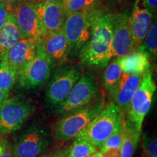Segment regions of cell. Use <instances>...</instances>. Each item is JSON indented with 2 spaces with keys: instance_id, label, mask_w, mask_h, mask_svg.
Segmentation results:
<instances>
[{
  "instance_id": "cell-23",
  "label": "cell",
  "mask_w": 157,
  "mask_h": 157,
  "mask_svg": "<svg viewBox=\"0 0 157 157\" xmlns=\"http://www.w3.org/2000/svg\"><path fill=\"white\" fill-rule=\"evenodd\" d=\"M98 0H69L63 7L66 16L75 13H92L98 10Z\"/></svg>"
},
{
  "instance_id": "cell-31",
  "label": "cell",
  "mask_w": 157,
  "mask_h": 157,
  "mask_svg": "<svg viewBox=\"0 0 157 157\" xmlns=\"http://www.w3.org/2000/svg\"><path fill=\"white\" fill-rule=\"evenodd\" d=\"M103 157H121L120 148H110L101 153Z\"/></svg>"
},
{
  "instance_id": "cell-29",
  "label": "cell",
  "mask_w": 157,
  "mask_h": 157,
  "mask_svg": "<svg viewBox=\"0 0 157 157\" xmlns=\"http://www.w3.org/2000/svg\"><path fill=\"white\" fill-rule=\"evenodd\" d=\"M8 13L9 10L7 6L5 3L0 2V30L2 29L4 25H5Z\"/></svg>"
},
{
  "instance_id": "cell-5",
  "label": "cell",
  "mask_w": 157,
  "mask_h": 157,
  "mask_svg": "<svg viewBox=\"0 0 157 157\" xmlns=\"http://www.w3.org/2000/svg\"><path fill=\"white\" fill-rule=\"evenodd\" d=\"M51 143L48 129L41 124H34L23 131L12 146L14 157H40Z\"/></svg>"
},
{
  "instance_id": "cell-6",
  "label": "cell",
  "mask_w": 157,
  "mask_h": 157,
  "mask_svg": "<svg viewBox=\"0 0 157 157\" xmlns=\"http://www.w3.org/2000/svg\"><path fill=\"white\" fill-rule=\"evenodd\" d=\"M156 87L151 71L149 70L143 76L140 85L133 95L127 110V119L142 131L145 117L151 106Z\"/></svg>"
},
{
  "instance_id": "cell-19",
  "label": "cell",
  "mask_w": 157,
  "mask_h": 157,
  "mask_svg": "<svg viewBox=\"0 0 157 157\" xmlns=\"http://www.w3.org/2000/svg\"><path fill=\"white\" fill-rule=\"evenodd\" d=\"M21 39L15 16L9 12L2 29L0 30V62L5 60L6 56L16 43Z\"/></svg>"
},
{
  "instance_id": "cell-12",
  "label": "cell",
  "mask_w": 157,
  "mask_h": 157,
  "mask_svg": "<svg viewBox=\"0 0 157 157\" xmlns=\"http://www.w3.org/2000/svg\"><path fill=\"white\" fill-rule=\"evenodd\" d=\"M113 35L109 50V60L119 58L133 50L129 27V15L126 12L112 15Z\"/></svg>"
},
{
  "instance_id": "cell-15",
  "label": "cell",
  "mask_w": 157,
  "mask_h": 157,
  "mask_svg": "<svg viewBox=\"0 0 157 157\" xmlns=\"http://www.w3.org/2000/svg\"><path fill=\"white\" fill-rule=\"evenodd\" d=\"M36 13L42 29V36L63 29L66 15L63 7L58 0L36 7Z\"/></svg>"
},
{
  "instance_id": "cell-1",
  "label": "cell",
  "mask_w": 157,
  "mask_h": 157,
  "mask_svg": "<svg viewBox=\"0 0 157 157\" xmlns=\"http://www.w3.org/2000/svg\"><path fill=\"white\" fill-rule=\"evenodd\" d=\"M113 35L112 15L96 10L92 15L91 35L79 51L82 63L93 67H105L109 63Z\"/></svg>"
},
{
  "instance_id": "cell-8",
  "label": "cell",
  "mask_w": 157,
  "mask_h": 157,
  "mask_svg": "<svg viewBox=\"0 0 157 157\" xmlns=\"http://www.w3.org/2000/svg\"><path fill=\"white\" fill-rule=\"evenodd\" d=\"M53 64L43 50L40 42L30 65L17 76V87L23 90H34L42 87L50 78Z\"/></svg>"
},
{
  "instance_id": "cell-18",
  "label": "cell",
  "mask_w": 157,
  "mask_h": 157,
  "mask_svg": "<svg viewBox=\"0 0 157 157\" xmlns=\"http://www.w3.org/2000/svg\"><path fill=\"white\" fill-rule=\"evenodd\" d=\"M143 76L124 73L121 74L120 82L113 98L115 104L121 111L125 110L127 111L133 95L140 85Z\"/></svg>"
},
{
  "instance_id": "cell-30",
  "label": "cell",
  "mask_w": 157,
  "mask_h": 157,
  "mask_svg": "<svg viewBox=\"0 0 157 157\" xmlns=\"http://www.w3.org/2000/svg\"><path fill=\"white\" fill-rule=\"evenodd\" d=\"M145 9L148 10L153 15H156L157 10V0H143Z\"/></svg>"
},
{
  "instance_id": "cell-20",
  "label": "cell",
  "mask_w": 157,
  "mask_h": 157,
  "mask_svg": "<svg viewBox=\"0 0 157 157\" xmlns=\"http://www.w3.org/2000/svg\"><path fill=\"white\" fill-rule=\"evenodd\" d=\"M122 140L121 145V157H132L136 150L142 131L139 130L128 119L122 118Z\"/></svg>"
},
{
  "instance_id": "cell-36",
  "label": "cell",
  "mask_w": 157,
  "mask_h": 157,
  "mask_svg": "<svg viewBox=\"0 0 157 157\" xmlns=\"http://www.w3.org/2000/svg\"><path fill=\"white\" fill-rule=\"evenodd\" d=\"M88 157H103V156H102L101 153V152H95V154H93V155H91V156H88Z\"/></svg>"
},
{
  "instance_id": "cell-26",
  "label": "cell",
  "mask_w": 157,
  "mask_h": 157,
  "mask_svg": "<svg viewBox=\"0 0 157 157\" xmlns=\"http://www.w3.org/2000/svg\"><path fill=\"white\" fill-rule=\"evenodd\" d=\"M122 117L120 123L119 124L117 128L114 130L111 136L104 141L100 146L99 148L100 152L102 153L105 151L110 148H120L121 145V140H122V133H123V126H122Z\"/></svg>"
},
{
  "instance_id": "cell-9",
  "label": "cell",
  "mask_w": 157,
  "mask_h": 157,
  "mask_svg": "<svg viewBox=\"0 0 157 157\" xmlns=\"http://www.w3.org/2000/svg\"><path fill=\"white\" fill-rule=\"evenodd\" d=\"M98 93V84L95 76L90 74H84L80 76L63 103L56 108V112L64 117L81 109L95 99Z\"/></svg>"
},
{
  "instance_id": "cell-13",
  "label": "cell",
  "mask_w": 157,
  "mask_h": 157,
  "mask_svg": "<svg viewBox=\"0 0 157 157\" xmlns=\"http://www.w3.org/2000/svg\"><path fill=\"white\" fill-rule=\"evenodd\" d=\"M40 44L54 67L63 66L68 61L69 56L71 55L63 29L56 32L43 35Z\"/></svg>"
},
{
  "instance_id": "cell-32",
  "label": "cell",
  "mask_w": 157,
  "mask_h": 157,
  "mask_svg": "<svg viewBox=\"0 0 157 157\" xmlns=\"http://www.w3.org/2000/svg\"><path fill=\"white\" fill-rule=\"evenodd\" d=\"M21 1V0H0V2L5 3L8 7L9 12H13Z\"/></svg>"
},
{
  "instance_id": "cell-10",
  "label": "cell",
  "mask_w": 157,
  "mask_h": 157,
  "mask_svg": "<svg viewBox=\"0 0 157 157\" xmlns=\"http://www.w3.org/2000/svg\"><path fill=\"white\" fill-rule=\"evenodd\" d=\"M93 13H75L66 16L63 31L69 45L71 54L79 52L89 40Z\"/></svg>"
},
{
  "instance_id": "cell-7",
  "label": "cell",
  "mask_w": 157,
  "mask_h": 157,
  "mask_svg": "<svg viewBox=\"0 0 157 157\" xmlns=\"http://www.w3.org/2000/svg\"><path fill=\"white\" fill-rule=\"evenodd\" d=\"M35 109L34 104L22 98H8L0 107V134L19 130Z\"/></svg>"
},
{
  "instance_id": "cell-28",
  "label": "cell",
  "mask_w": 157,
  "mask_h": 157,
  "mask_svg": "<svg viewBox=\"0 0 157 157\" xmlns=\"http://www.w3.org/2000/svg\"><path fill=\"white\" fill-rule=\"evenodd\" d=\"M0 157H14L13 146L4 138H0Z\"/></svg>"
},
{
  "instance_id": "cell-11",
  "label": "cell",
  "mask_w": 157,
  "mask_h": 157,
  "mask_svg": "<svg viewBox=\"0 0 157 157\" xmlns=\"http://www.w3.org/2000/svg\"><path fill=\"white\" fill-rule=\"evenodd\" d=\"M11 13L14 15L21 39H33L38 43L42 37L36 7L29 0H21Z\"/></svg>"
},
{
  "instance_id": "cell-14",
  "label": "cell",
  "mask_w": 157,
  "mask_h": 157,
  "mask_svg": "<svg viewBox=\"0 0 157 157\" xmlns=\"http://www.w3.org/2000/svg\"><path fill=\"white\" fill-rule=\"evenodd\" d=\"M37 43L29 39H21L12 48L6 56L7 63L16 72L21 74L34 60L36 52Z\"/></svg>"
},
{
  "instance_id": "cell-21",
  "label": "cell",
  "mask_w": 157,
  "mask_h": 157,
  "mask_svg": "<svg viewBox=\"0 0 157 157\" xmlns=\"http://www.w3.org/2000/svg\"><path fill=\"white\" fill-rule=\"evenodd\" d=\"M121 74L122 72L119 66L118 58L111 59L105 66L102 80V85L105 91L112 98H113L117 91Z\"/></svg>"
},
{
  "instance_id": "cell-37",
  "label": "cell",
  "mask_w": 157,
  "mask_h": 157,
  "mask_svg": "<svg viewBox=\"0 0 157 157\" xmlns=\"http://www.w3.org/2000/svg\"><path fill=\"white\" fill-rule=\"evenodd\" d=\"M58 1L59 2H60V4H61L63 7V6H64L65 5H66V3H67L69 1V0H58Z\"/></svg>"
},
{
  "instance_id": "cell-17",
  "label": "cell",
  "mask_w": 157,
  "mask_h": 157,
  "mask_svg": "<svg viewBox=\"0 0 157 157\" xmlns=\"http://www.w3.org/2000/svg\"><path fill=\"white\" fill-rule=\"evenodd\" d=\"M118 61L124 74L144 75L151 70L150 55L146 51L138 48L118 58Z\"/></svg>"
},
{
  "instance_id": "cell-4",
  "label": "cell",
  "mask_w": 157,
  "mask_h": 157,
  "mask_svg": "<svg viewBox=\"0 0 157 157\" xmlns=\"http://www.w3.org/2000/svg\"><path fill=\"white\" fill-rule=\"evenodd\" d=\"M81 76V71L76 66H59L52 73L47 87V103L52 108L61 105Z\"/></svg>"
},
{
  "instance_id": "cell-27",
  "label": "cell",
  "mask_w": 157,
  "mask_h": 157,
  "mask_svg": "<svg viewBox=\"0 0 157 157\" xmlns=\"http://www.w3.org/2000/svg\"><path fill=\"white\" fill-rule=\"evenodd\" d=\"M143 148L145 157H157V140L156 135L143 133Z\"/></svg>"
},
{
  "instance_id": "cell-35",
  "label": "cell",
  "mask_w": 157,
  "mask_h": 157,
  "mask_svg": "<svg viewBox=\"0 0 157 157\" xmlns=\"http://www.w3.org/2000/svg\"><path fill=\"white\" fill-rule=\"evenodd\" d=\"M9 96L10 94L6 93L4 91H2V90H0V107H1V105H2L7 99H8Z\"/></svg>"
},
{
  "instance_id": "cell-38",
  "label": "cell",
  "mask_w": 157,
  "mask_h": 157,
  "mask_svg": "<svg viewBox=\"0 0 157 157\" xmlns=\"http://www.w3.org/2000/svg\"><path fill=\"white\" fill-rule=\"evenodd\" d=\"M140 0H135V6H138V4L140 2Z\"/></svg>"
},
{
  "instance_id": "cell-16",
  "label": "cell",
  "mask_w": 157,
  "mask_h": 157,
  "mask_svg": "<svg viewBox=\"0 0 157 157\" xmlns=\"http://www.w3.org/2000/svg\"><path fill=\"white\" fill-rule=\"evenodd\" d=\"M153 15L148 10L134 6L132 14L129 16V27L132 38L133 50L140 47L150 29Z\"/></svg>"
},
{
  "instance_id": "cell-22",
  "label": "cell",
  "mask_w": 157,
  "mask_h": 157,
  "mask_svg": "<svg viewBox=\"0 0 157 157\" xmlns=\"http://www.w3.org/2000/svg\"><path fill=\"white\" fill-rule=\"evenodd\" d=\"M97 152V148L87 140L75 137L74 143L64 151V157H88Z\"/></svg>"
},
{
  "instance_id": "cell-33",
  "label": "cell",
  "mask_w": 157,
  "mask_h": 157,
  "mask_svg": "<svg viewBox=\"0 0 157 157\" xmlns=\"http://www.w3.org/2000/svg\"><path fill=\"white\" fill-rule=\"evenodd\" d=\"M40 157H64V151H57L47 154H42Z\"/></svg>"
},
{
  "instance_id": "cell-3",
  "label": "cell",
  "mask_w": 157,
  "mask_h": 157,
  "mask_svg": "<svg viewBox=\"0 0 157 157\" xmlns=\"http://www.w3.org/2000/svg\"><path fill=\"white\" fill-rule=\"evenodd\" d=\"M123 113L114 103H110L92 120L76 137L83 139L99 148L114 132L120 123Z\"/></svg>"
},
{
  "instance_id": "cell-25",
  "label": "cell",
  "mask_w": 157,
  "mask_h": 157,
  "mask_svg": "<svg viewBox=\"0 0 157 157\" xmlns=\"http://www.w3.org/2000/svg\"><path fill=\"white\" fill-rule=\"evenodd\" d=\"M140 50L146 51L148 53L154 57L156 58L157 55V22L156 17H155L154 23H151L150 29H149L148 34L146 35L143 42L141 44L140 47L137 48Z\"/></svg>"
},
{
  "instance_id": "cell-2",
  "label": "cell",
  "mask_w": 157,
  "mask_h": 157,
  "mask_svg": "<svg viewBox=\"0 0 157 157\" xmlns=\"http://www.w3.org/2000/svg\"><path fill=\"white\" fill-rule=\"evenodd\" d=\"M105 106L103 96L95 98L85 106L64 116L55 124L52 129L54 139L65 142L75 138Z\"/></svg>"
},
{
  "instance_id": "cell-24",
  "label": "cell",
  "mask_w": 157,
  "mask_h": 157,
  "mask_svg": "<svg viewBox=\"0 0 157 157\" xmlns=\"http://www.w3.org/2000/svg\"><path fill=\"white\" fill-rule=\"evenodd\" d=\"M17 74L7 63L6 60L0 62V90L10 94L17 82Z\"/></svg>"
},
{
  "instance_id": "cell-34",
  "label": "cell",
  "mask_w": 157,
  "mask_h": 157,
  "mask_svg": "<svg viewBox=\"0 0 157 157\" xmlns=\"http://www.w3.org/2000/svg\"><path fill=\"white\" fill-rule=\"evenodd\" d=\"M31 3H33L36 7H39V6H42L46 4L52 2L55 0H29Z\"/></svg>"
}]
</instances>
